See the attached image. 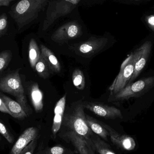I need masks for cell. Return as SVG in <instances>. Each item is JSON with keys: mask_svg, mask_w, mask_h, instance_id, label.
Returning a JSON list of instances; mask_svg holds the SVG:
<instances>
[{"mask_svg": "<svg viewBox=\"0 0 154 154\" xmlns=\"http://www.w3.org/2000/svg\"><path fill=\"white\" fill-rule=\"evenodd\" d=\"M50 0H20L12 6L10 14L19 29L29 25L37 19L39 13Z\"/></svg>", "mask_w": 154, "mask_h": 154, "instance_id": "1", "label": "cell"}, {"mask_svg": "<svg viewBox=\"0 0 154 154\" xmlns=\"http://www.w3.org/2000/svg\"><path fill=\"white\" fill-rule=\"evenodd\" d=\"M84 107L81 101L71 105L65 111L62 123L65 126L90 143H91L92 131L87 125Z\"/></svg>", "mask_w": 154, "mask_h": 154, "instance_id": "2", "label": "cell"}, {"mask_svg": "<svg viewBox=\"0 0 154 154\" xmlns=\"http://www.w3.org/2000/svg\"><path fill=\"white\" fill-rule=\"evenodd\" d=\"M19 71L17 69L0 78V91L14 96L29 116L31 109L27 103Z\"/></svg>", "mask_w": 154, "mask_h": 154, "instance_id": "3", "label": "cell"}, {"mask_svg": "<svg viewBox=\"0 0 154 154\" xmlns=\"http://www.w3.org/2000/svg\"><path fill=\"white\" fill-rule=\"evenodd\" d=\"M81 0H53L49 3L42 29H48L54 22L62 16L69 14Z\"/></svg>", "mask_w": 154, "mask_h": 154, "instance_id": "4", "label": "cell"}, {"mask_svg": "<svg viewBox=\"0 0 154 154\" xmlns=\"http://www.w3.org/2000/svg\"><path fill=\"white\" fill-rule=\"evenodd\" d=\"M154 86V76L146 77L133 82L119 91L112 100H121L132 97H138L148 92Z\"/></svg>", "mask_w": 154, "mask_h": 154, "instance_id": "5", "label": "cell"}, {"mask_svg": "<svg viewBox=\"0 0 154 154\" xmlns=\"http://www.w3.org/2000/svg\"><path fill=\"white\" fill-rule=\"evenodd\" d=\"M135 61L134 52L131 53L124 60L121 65L118 75L109 87V90L111 95H116L128 86L134 74Z\"/></svg>", "mask_w": 154, "mask_h": 154, "instance_id": "6", "label": "cell"}, {"mask_svg": "<svg viewBox=\"0 0 154 154\" xmlns=\"http://www.w3.org/2000/svg\"><path fill=\"white\" fill-rule=\"evenodd\" d=\"M108 39L106 38H91L85 42L71 47L77 54L85 57H90L101 51L106 45Z\"/></svg>", "mask_w": 154, "mask_h": 154, "instance_id": "7", "label": "cell"}, {"mask_svg": "<svg viewBox=\"0 0 154 154\" xmlns=\"http://www.w3.org/2000/svg\"><path fill=\"white\" fill-rule=\"evenodd\" d=\"M152 46V44L151 41H146L134 51L135 59L134 69L133 76L129 82L128 85L134 82L144 68L151 54Z\"/></svg>", "mask_w": 154, "mask_h": 154, "instance_id": "8", "label": "cell"}, {"mask_svg": "<svg viewBox=\"0 0 154 154\" xmlns=\"http://www.w3.org/2000/svg\"><path fill=\"white\" fill-rule=\"evenodd\" d=\"M82 33L81 27L77 22H69L58 28L52 34L51 38L55 42H63L76 38Z\"/></svg>", "mask_w": 154, "mask_h": 154, "instance_id": "9", "label": "cell"}, {"mask_svg": "<svg viewBox=\"0 0 154 154\" xmlns=\"http://www.w3.org/2000/svg\"><path fill=\"white\" fill-rule=\"evenodd\" d=\"M83 107L94 114L108 119L122 118V113L119 109L107 105L92 102H82Z\"/></svg>", "mask_w": 154, "mask_h": 154, "instance_id": "10", "label": "cell"}, {"mask_svg": "<svg viewBox=\"0 0 154 154\" xmlns=\"http://www.w3.org/2000/svg\"><path fill=\"white\" fill-rule=\"evenodd\" d=\"M101 124L108 131L110 140L114 145L126 151H131L135 149L136 144L133 137L126 135L120 134L108 125L103 123Z\"/></svg>", "mask_w": 154, "mask_h": 154, "instance_id": "11", "label": "cell"}, {"mask_svg": "<svg viewBox=\"0 0 154 154\" xmlns=\"http://www.w3.org/2000/svg\"><path fill=\"white\" fill-rule=\"evenodd\" d=\"M38 129L36 128H27L19 137L9 154H20L32 140L38 137Z\"/></svg>", "mask_w": 154, "mask_h": 154, "instance_id": "12", "label": "cell"}, {"mask_svg": "<svg viewBox=\"0 0 154 154\" xmlns=\"http://www.w3.org/2000/svg\"><path fill=\"white\" fill-rule=\"evenodd\" d=\"M63 136L64 139L73 144L80 154H95L91 143L88 142L73 131L67 132Z\"/></svg>", "mask_w": 154, "mask_h": 154, "instance_id": "13", "label": "cell"}, {"mask_svg": "<svg viewBox=\"0 0 154 154\" xmlns=\"http://www.w3.org/2000/svg\"><path fill=\"white\" fill-rule=\"evenodd\" d=\"M66 96L65 95L58 101L54 109L55 116L51 128L52 136L53 138H56L57 134L60 129L62 125L66 107Z\"/></svg>", "mask_w": 154, "mask_h": 154, "instance_id": "14", "label": "cell"}, {"mask_svg": "<svg viewBox=\"0 0 154 154\" xmlns=\"http://www.w3.org/2000/svg\"><path fill=\"white\" fill-rule=\"evenodd\" d=\"M0 97L11 113V116L17 119H24L28 116L21 105L9 97L0 92Z\"/></svg>", "mask_w": 154, "mask_h": 154, "instance_id": "15", "label": "cell"}, {"mask_svg": "<svg viewBox=\"0 0 154 154\" xmlns=\"http://www.w3.org/2000/svg\"><path fill=\"white\" fill-rule=\"evenodd\" d=\"M41 54L48 64L52 72L59 73L61 70V66L57 57L52 51L43 45H41Z\"/></svg>", "mask_w": 154, "mask_h": 154, "instance_id": "16", "label": "cell"}, {"mask_svg": "<svg viewBox=\"0 0 154 154\" xmlns=\"http://www.w3.org/2000/svg\"><path fill=\"white\" fill-rule=\"evenodd\" d=\"M86 120L87 125L92 132L105 141H107L108 137L109 136L108 131L104 127L101 122L88 115H86Z\"/></svg>", "mask_w": 154, "mask_h": 154, "instance_id": "17", "label": "cell"}, {"mask_svg": "<svg viewBox=\"0 0 154 154\" xmlns=\"http://www.w3.org/2000/svg\"><path fill=\"white\" fill-rule=\"evenodd\" d=\"M30 97L32 103L36 112H41L43 109V94L39 88L38 83L32 86L30 89Z\"/></svg>", "mask_w": 154, "mask_h": 154, "instance_id": "18", "label": "cell"}, {"mask_svg": "<svg viewBox=\"0 0 154 154\" xmlns=\"http://www.w3.org/2000/svg\"><path fill=\"white\" fill-rule=\"evenodd\" d=\"M91 140L94 151H97L100 154H116L112 150L110 146L100 137H91Z\"/></svg>", "mask_w": 154, "mask_h": 154, "instance_id": "19", "label": "cell"}, {"mask_svg": "<svg viewBox=\"0 0 154 154\" xmlns=\"http://www.w3.org/2000/svg\"><path fill=\"white\" fill-rule=\"evenodd\" d=\"M40 55L39 49L36 41L34 39L32 38L29 44V58L31 66L33 69H35Z\"/></svg>", "mask_w": 154, "mask_h": 154, "instance_id": "20", "label": "cell"}, {"mask_svg": "<svg viewBox=\"0 0 154 154\" xmlns=\"http://www.w3.org/2000/svg\"><path fill=\"white\" fill-rule=\"evenodd\" d=\"M35 69L39 75L43 79H47L49 77L51 72H52L41 54L35 66Z\"/></svg>", "mask_w": 154, "mask_h": 154, "instance_id": "21", "label": "cell"}, {"mask_svg": "<svg viewBox=\"0 0 154 154\" xmlns=\"http://www.w3.org/2000/svg\"><path fill=\"white\" fill-rule=\"evenodd\" d=\"M73 84L78 89L82 90L85 87V79L84 75L81 70L76 69L72 75Z\"/></svg>", "mask_w": 154, "mask_h": 154, "instance_id": "22", "label": "cell"}, {"mask_svg": "<svg viewBox=\"0 0 154 154\" xmlns=\"http://www.w3.org/2000/svg\"><path fill=\"white\" fill-rule=\"evenodd\" d=\"M12 53L11 50H5L0 53V76L7 68L11 60Z\"/></svg>", "mask_w": 154, "mask_h": 154, "instance_id": "23", "label": "cell"}, {"mask_svg": "<svg viewBox=\"0 0 154 154\" xmlns=\"http://www.w3.org/2000/svg\"><path fill=\"white\" fill-rule=\"evenodd\" d=\"M0 134L10 143H12L14 141L13 136L11 134V132L9 131L8 128L1 119H0Z\"/></svg>", "mask_w": 154, "mask_h": 154, "instance_id": "24", "label": "cell"}, {"mask_svg": "<svg viewBox=\"0 0 154 154\" xmlns=\"http://www.w3.org/2000/svg\"><path fill=\"white\" fill-rule=\"evenodd\" d=\"M38 138L32 140L20 154H33L37 146Z\"/></svg>", "mask_w": 154, "mask_h": 154, "instance_id": "25", "label": "cell"}, {"mask_svg": "<svg viewBox=\"0 0 154 154\" xmlns=\"http://www.w3.org/2000/svg\"><path fill=\"white\" fill-rule=\"evenodd\" d=\"M8 17L5 14L0 16V37L6 31L8 25Z\"/></svg>", "mask_w": 154, "mask_h": 154, "instance_id": "26", "label": "cell"}, {"mask_svg": "<svg viewBox=\"0 0 154 154\" xmlns=\"http://www.w3.org/2000/svg\"><path fill=\"white\" fill-rule=\"evenodd\" d=\"M65 150L60 146H56L48 148L42 154H64Z\"/></svg>", "mask_w": 154, "mask_h": 154, "instance_id": "27", "label": "cell"}, {"mask_svg": "<svg viewBox=\"0 0 154 154\" xmlns=\"http://www.w3.org/2000/svg\"><path fill=\"white\" fill-rule=\"evenodd\" d=\"M145 20L149 28L154 32V14L146 16Z\"/></svg>", "mask_w": 154, "mask_h": 154, "instance_id": "28", "label": "cell"}, {"mask_svg": "<svg viewBox=\"0 0 154 154\" xmlns=\"http://www.w3.org/2000/svg\"><path fill=\"white\" fill-rule=\"evenodd\" d=\"M0 111L3 113H6L9 114L11 116V112L8 110V109L6 107V106L3 100H2L1 97H0Z\"/></svg>", "mask_w": 154, "mask_h": 154, "instance_id": "29", "label": "cell"}, {"mask_svg": "<svg viewBox=\"0 0 154 154\" xmlns=\"http://www.w3.org/2000/svg\"><path fill=\"white\" fill-rule=\"evenodd\" d=\"M13 1H14V0H5L4 6H8L10 4V2Z\"/></svg>", "mask_w": 154, "mask_h": 154, "instance_id": "30", "label": "cell"}, {"mask_svg": "<svg viewBox=\"0 0 154 154\" xmlns=\"http://www.w3.org/2000/svg\"><path fill=\"white\" fill-rule=\"evenodd\" d=\"M5 0H0V6H4Z\"/></svg>", "mask_w": 154, "mask_h": 154, "instance_id": "31", "label": "cell"}, {"mask_svg": "<svg viewBox=\"0 0 154 154\" xmlns=\"http://www.w3.org/2000/svg\"><path fill=\"white\" fill-rule=\"evenodd\" d=\"M130 1H142V0H130Z\"/></svg>", "mask_w": 154, "mask_h": 154, "instance_id": "32", "label": "cell"}, {"mask_svg": "<svg viewBox=\"0 0 154 154\" xmlns=\"http://www.w3.org/2000/svg\"><path fill=\"white\" fill-rule=\"evenodd\" d=\"M2 140V137H1V136H0V141Z\"/></svg>", "mask_w": 154, "mask_h": 154, "instance_id": "33", "label": "cell"}]
</instances>
